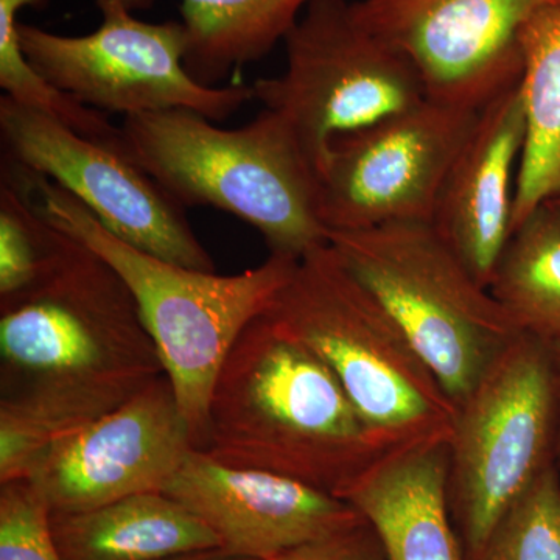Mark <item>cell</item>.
<instances>
[{
  "instance_id": "obj_1",
  "label": "cell",
  "mask_w": 560,
  "mask_h": 560,
  "mask_svg": "<svg viewBox=\"0 0 560 560\" xmlns=\"http://www.w3.org/2000/svg\"><path fill=\"white\" fill-rule=\"evenodd\" d=\"M200 451L340 499L386 453L337 375L268 313L221 364Z\"/></svg>"
},
{
  "instance_id": "obj_2",
  "label": "cell",
  "mask_w": 560,
  "mask_h": 560,
  "mask_svg": "<svg viewBox=\"0 0 560 560\" xmlns=\"http://www.w3.org/2000/svg\"><path fill=\"white\" fill-rule=\"evenodd\" d=\"M120 128L131 160L183 208L231 213L260 232L270 254L291 259L329 243L318 172L275 110L232 130L184 109L125 117Z\"/></svg>"
},
{
  "instance_id": "obj_3",
  "label": "cell",
  "mask_w": 560,
  "mask_h": 560,
  "mask_svg": "<svg viewBox=\"0 0 560 560\" xmlns=\"http://www.w3.org/2000/svg\"><path fill=\"white\" fill-rule=\"evenodd\" d=\"M13 165L40 215L95 250L131 290L200 451L221 364L242 331L270 311L300 260L270 254L231 276L180 267L121 242L54 180Z\"/></svg>"
},
{
  "instance_id": "obj_4",
  "label": "cell",
  "mask_w": 560,
  "mask_h": 560,
  "mask_svg": "<svg viewBox=\"0 0 560 560\" xmlns=\"http://www.w3.org/2000/svg\"><path fill=\"white\" fill-rule=\"evenodd\" d=\"M2 394L47 383L138 390L164 364L119 272L50 223L36 279L0 298Z\"/></svg>"
},
{
  "instance_id": "obj_5",
  "label": "cell",
  "mask_w": 560,
  "mask_h": 560,
  "mask_svg": "<svg viewBox=\"0 0 560 560\" xmlns=\"http://www.w3.org/2000/svg\"><path fill=\"white\" fill-rule=\"evenodd\" d=\"M267 313L330 368L386 452L451 441L455 404L329 243L298 261Z\"/></svg>"
},
{
  "instance_id": "obj_6",
  "label": "cell",
  "mask_w": 560,
  "mask_h": 560,
  "mask_svg": "<svg viewBox=\"0 0 560 560\" xmlns=\"http://www.w3.org/2000/svg\"><path fill=\"white\" fill-rule=\"evenodd\" d=\"M329 245L397 320L455 405L521 334L430 221L329 232Z\"/></svg>"
},
{
  "instance_id": "obj_7",
  "label": "cell",
  "mask_w": 560,
  "mask_h": 560,
  "mask_svg": "<svg viewBox=\"0 0 560 560\" xmlns=\"http://www.w3.org/2000/svg\"><path fill=\"white\" fill-rule=\"evenodd\" d=\"M455 407L448 497L471 559L523 493L558 464L551 346L518 334Z\"/></svg>"
},
{
  "instance_id": "obj_8",
  "label": "cell",
  "mask_w": 560,
  "mask_h": 560,
  "mask_svg": "<svg viewBox=\"0 0 560 560\" xmlns=\"http://www.w3.org/2000/svg\"><path fill=\"white\" fill-rule=\"evenodd\" d=\"M282 75L250 84L289 121L318 175L335 139L425 101L418 70L372 31L349 0H308L285 39Z\"/></svg>"
},
{
  "instance_id": "obj_9",
  "label": "cell",
  "mask_w": 560,
  "mask_h": 560,
  "mask_svg": "<svg viewBox=\"0 0 560 560\" xmlns=\"http://www.w3.org/2000/svg\"><path fill=\"white\" fill-rule=\"evenodd\" d=\"M102 22L81 36L20 24L25 57L40 77L92 109L125 117L184 109L223 121L254 101L250 84L206 86L186 68L183 21L145 22L120 0H95Z\"/></svg>"
},
{
  "instance_id": "obj_10",
  "label": "cell",
  "mask_w": 560,
  "mask_h": 560,
  "mask_svg": "<svg viewBox=\"0 0 560 560\" xmlns=\"http://www.w3.org/2000/svg\"><path fill=\"white\" fill-rule=\"evenodd\" d=\"M480 110L430 101L335 139L319 176L329 232L433 220L453 161Z\"/></svg>"
},
{
  "instance_id": "obj_11",
  "label": "cell",
  "mask_w": 560,
  "mask_h": 560,
  "mask_svg": "<svg viewBox=\"0 0 560 560\" xmlns=\"http://www.w3.org/2000/svg\"><path fill=\"white\" fill-rule=\"evenodd\" d=\"M0 135L7 160L54 180L121 242L180 267L215 271L186 208L128 151L83 138L7 95L0 98Z\"/></svg>"
},
{
  "instance_id": "obj_12",
  "label": "cell",
  "mask_w": 560,
  "mask_h": 560,
  "mask_svg": "<svg viewBox=\"0 0 560 560\" xmlns=\"http://www.w3.org/2000/svg\"><path fill=\"white\" fill-rule=\"evenodd\" d=\"M556 0H357L418 70L427 98L480 110L523 73L522 33Z\"/></svg>"
},
{
  "instance_id": "obj_13",
  "label": "cell",
  "mask_w": 560,
  "mask_h": 560,
  "mask_svg": "<svg viewBox=\"0 0 560 560\" xmlns=\"http://www.w3.org/2000/svg\"><path fill=\"white\" fill-rule=\"evenodd\" d=\"M194 434L167 374L116 410L61 442L33 466L31 481L54 512L94 510L147 492H164Z\"/></svg>"
},
{
  "instance_id": "obj_14",
  "label": "cell",
  "mask_w": 560,
  "mask_h": 560,
  "mask_svg": "<svg viewBox=\"0 0 560 560\" xmlns=\"http://www.w3.org/2000/svg\"><path fill=\"white\" fill-rule=\"evenodd\" d=\"M241 558L278 560L364 522L340 497L270 471L226 466L194 448L165 486Z\"/></svg>"
},
{
  "instance_id": "obj_15",
  "label": "cell",
  "mask_w": 560,
  "mask_h": 560,
  "mask_svg": "<svg viewBox=\"0 0 560 560\" xmlns=\"http://www.w3.org/2000/svg\"><path fill=\"white\" fill-rule=\"evenodd\" d=\"M526 140L521 83L478 113L442 186L434 230L482 285L512 235L515 186Z\"/></svg>"
},
{
  "instance_id": "obj_16",
  "label": "cell",
  "mask_w": 560,
  "mask_h": 560,
  "mask_svg": "<svg viewBox=\"0 0 560 560\" xmlns=\"http://www.w3.org/2000/svg\"><path fill=\"white\" fill-rule=\"evenodd\" d=\"M448 463V442L386 452L342 495L374 530L386 560H464Z\"/></svg>"
},
{
  "instance_id": "obj_17",
  "label": "cell",
  "mask_w": 560,
  "mask_h": 560,
  "mask_svg": "<svg viewBox=\"0 0 560 560\" xmlns=\"http://www.w3.org/2000/svg\"><path fill=\"white\" fill-rule=\"evenodd\" d=\"M62 560H162L221 548L186 506L164 492L138 493L94 510L54 512Z\"/></svg>"
},
{
  "instance_id": "obj_18",
  "label": "cell",
  "mask_w": 560,
  "mask_h": 560,
  "mask_svg": "<svg viewBox=\"0 0 560 560\" xmlns=\"http://www.w3.org/2000/svg\"><path fill=\"white\" fill-rule=\"evenodd\" d=\"M522 50L526 140L512 234L540 205L560 197V0L530 18L522 33Z\"/></svg>"
},
{
  "instance_id": "obj_19",
  "label": "cell",
  "mask_w": 560,
  "mask_h": 560,
  "mask_svg": "<svg viewBox=\"0 0 560 560\" xmlns=\"http://www.w3.org/2000/svg\"><path fill=\"white\" fill-rule=\"evenodd\" d=\"M138 390L47 383L2 394L0 482L24 480L51 448L116 410Z\"/></svg>"
},
{
  "instance_id": "obj_20",
  "label": "cell",
  "mask_w": 560,
  "mask_h": 560,
  "mask_svg": "<svg viewBox=\"0 0 560 560\" xmlns=\"http://www.w3.org/2000/svg\"><path fill=\"white\" fill-rule=\"evenodd\" d=\"M189 36L186 68L206 86L259 61L285 39L308 0H179Z\"/></svg>"
},
{
  "instance_id": "obj_21",
  "label": "cell",
  "mask_w": 560,
  "mask_h": 560,
  "mask_svg": "<svg viewBox=\"0 0 560 560\" xmlns=\"http://www.w3.org/2000/svg\"><path fill=\"white\" fill-rule=\"evenodd\" d=\"M489 290L521 334L560 345L558 201H545L514 231Z\"/></svg>"
},
{
  "instance_id": "obj_22",
  "label": "cell",
  "mask_w": 560,
  "mask_h": 560,
  "mask_svg": "<svg viewBox=\"0 0 560 560\" xmlns=\"http://www.w3.org/2000/svg\"><path fill=\"white\" fill-rule=\"evenodd\" d=\"M44 0H0V88L7 97L25 108L38 110L83 138L127 151L124 132L106 114L92 109L66 94L36 72L20 40V14Z\"/></svg>"
},
{
  "instance_id": "obj_23",
  "label": "cell",
  "mask_w": 560,
  "mask_h": 560,
  "mask_svg": "<svg viewBox=\"0 0 560 560\" xmlns=\"http://www.w3.org/2000/svg\"><path fill=\"white\" fill-rule=\"evenodd\" d=\"M470 560H560V470L534 481Z\"/></svg>"
},
{
  "instance_id": "obj_24",
  "label": "cell",
  "mask_w": 560,
  "mask_h": 560,
  "mask_svg": "<svg viewBox=\"0 0 560 560\" xmlns=\"http://www.w3.org/2000/svg\"><path fill=\"white\" fill-rule=\"evenodd\" d=\"M50 517L31 481L0 482V560H62Z\"/></svg>"
},
{
  "instance_id": "obj_25",
  "label": "cell",
  "mask_w": 560,
  "mask_h": 560,
  "mask_svg": "<svg viewBox=\"0 0 560 560\" xmlns=\"http://www.w3.org/2000/svg\"><path fill=\"white\" fill-rule=\"evenodd\" d=\"M278 560H386L381 541L366 521Z\"/></svg>"
},
{
  "instance_id": "obj_26",
  "label": "cell",
  "mask_w": 560,
  "mask_h": 560,
  "mask_svg": "<svg viewBox=\"0 0 560 560\" xmlns=\"http://www.w3.org/2000/svg\"><path fill=\"white\" fill-rule=\"evenodd\" d=\"M162 560H254L241 558V556L230 555L221 548H212V550H201L184 552V555L172 556V558Z\"/></svg>"
},
{
  "instance_id": "obj_27",
  "label": "cell",
  "mask_w": 560,
  "mask_h": 560,
  "mask_svg": "<svg viewBox=\"0 0 560 560\" xmlns=\"http://www.w3.org/2000/svg\"><path fill=\"white\" fill-rule=\"evenodd\" d=\"M555 363L556 390H558V442H556V463L560 470V345H550Z\"/></svg>"
},
{
  "instance_id": "obj_28",
  "label": "cell",
  "mask_w": 560,
  "mask_h": 560,
  "mask_svg": "<svg viewBox=\"0 0 560 560\" xmlns=\"http://www.w3.org/2000/svg\"><path fill=\"white\" fill-rule=\"evenodd\" d=\"M120 2L135 13V11L151 9L156 0H120Z\"/></svg>"
},
{
  "instance_id": "obj_29",
  "label": "cell",
  "mask_w": 560,
  "mask_h": 560,
  "mask_svg": "<svg viewBox=\"0 0 560 560\" xmlns=\"http://www.w3.org/2000/svg\"><path fill=\"white\" fill-rule=\"evenodd\" d=\"M556 201H558V202H559V205H560V197L556 198Z\"/></svg>"
}]
</instances>
